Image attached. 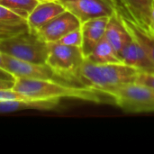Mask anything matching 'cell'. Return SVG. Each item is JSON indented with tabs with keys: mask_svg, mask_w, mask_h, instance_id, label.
I'll return each mask as SVG.
<instances>
[{
	"mask_svg": "<svg viewBox=\"0 0 154 154\" xmlns=\"http://www.w3.org/2000/svg\"><path fill=\"white\" fill-rule=\"evenodd\" d=\"M13 89L30 99L43 100L73 98L90 102H101V97L102 95H105L84 86L68 85L58 82L54 79L15 78Z\"/></svg>",
	"mask_w": 154,
	"mask_h": 154,
	"instance_id": "6da1fadb",
	"label": "cell"
},
{
	"mask_svg": "<svg viewBox=\"0 0 154 154\" xmlns=\"http://www.w3.org/2000/svg\"><path fill=\"white\" fill-rule=\"evenodd\" d=\"M140 72L138 69L125 63L97 64L85 59L80 68L79 83L106 95L110 90L135 82Z\"/></svg>",
	"mask_w": 154,
	"mask_h": 154,
	"instance_id": "7a4b0ae2",
	"label": "cell"
},
{
	"mask_svg": "<svg viewBox=\"0 0 154 154\" xmlns=\"http://www.w3.org/2000/svg\"><path fill=\"white\" fill-rule=\"evenodd\" d=\"M0 51L18 60L46 64L48 44L30 30L0 40Z\"/></svg>",
	"mask_w": 154,
	"mask_h": 154,
	"instance_id": "3957f363",
	"label": "cell"
},
{
	"mask_svg": "<svg viewBox=\"0 0 154 154\" xmlns=\"http://www.w3.org/2000/svg\"><path fill=\"white\" fill-rule=\"evenodd\" d=\"M47 44L46 64L54 76L66 81L79 82L80 68L85 60L80 47L68 46L57 42Z\"/></svg>",
	"mask_w": 154,
	"mask_h": 154,
	"instance_id": "277c9868",
	"label": "cell"
},
{
	"mask_svg": "<svg viewBox=\"0 0 154 154\" xmlns=\"http://www.w3.org/2000/svg\"><path fill=\"white\" fill-rule=\"evenodd\" d=\"M106 96L125 112H154V88L149 86L133 82L108 91Z\"/></svg>",
	"mask_w": 154,
	"mask_h": 154,
	"instance_id": "5b68a950",
	"label": "cell"
},
{
	"mask_svg": "<svg viewBox=\"0 0 154 154\" xmlns=\"http://www.w3.org/2000/svg\"><path fill=\"white\" fill-rule=\"evenodd\" d=\"M59 2L81 23L97 17H109L115 11L109 0H59Z\"/></svg>",
	"mask_w": 154,
	"mask_h": 154,
	"instance_id": "8992f818",
	"label": "cell"
},
{
	"mask_svg": "<svg viewBox=\"0 0 154 154\" xmlns=\"http://www.w3.org/2000/svg\"><path fill=\"white\" fill-rule=\"evenodd\" d=\"M81 22L69 11H64L49 23L44 24L35 33L46 43L56 42L68 32L79 28Z\"/></svg>",
	"mask_w": 154,
	"mask_h": 154,
	"instance_id": "52a82bcc",
	"label": "cell"
},
{
	"mask_svg": "<svg viewBox=\"0 0 154 154\" xmlns=\"http://www.w3.org/2000/svg\"><path fill=\"white\" fill-rule=\"evenodd\" d=\"M115 10L142 28L151 31V12L153 0H109Z\"/></svg>",
	"mask_w": 154,
	"mask_h": 154,
	"instance_id": "ba28073f",
	"label": "cell"
},
{
	"mask_svg": "<svg viewBox=\"0 0 154 154\" xmlns=\"http://www.w3.org/2000/svg\"><path fill=\"white\" fill-rule=\"evenodd\" d=\"M3 61L5 69L14 78L31 79H53L55 78L47 64H38L18 60L5 53H3Z\"/></svg>",
	"mask_w": 154,
	"mask_h": 154,
	"instance_id": "9c48e42d",
	"label": "cell"
},
{
	"mask_svg": "<svg viewBox=\"0 0 154 154\" xmlns=\"http://www.w3.org/2000/svg\"><path fill=\"white\" fill-rule=\"evenodd\" d=\"M108 17H97L81 23L80 30L82 34L81 51L85 58H87L97 43L105 38L106 29Z\"/></svg>",
	"mask_w": 154,
	"mask_h": 154,
	"instance_id": "30bf717a",
	"label": "cell"
},
{
	"mask_svg": "<svg viewBox=\"0 0 154 154\" xmlns=\"http://www.w3.org/2000/svg\"><path fill=\"white\" fill-rule=\"evenodd\" d=\"M64 11L66 9L59 0L40 1L26 19L29 30L35 32Z\"/></svg>",
	"mask_w": 154,
	"mask_h": 154,
	"instance_id": "8fae6325",
	"label": "cell"
},
{
	"mask_svg": "<svg viewBox=\"0 0 154 154\" xmlns=\"http://www.w3.org/2000/svg\"><path fill=\"white\" fill-rule=\"evenodd\" d=\"M119 56L123 63L136 68L141 71L154 72V65L142 46L132 37V40L122 49Z\"/></svg>",
	"mask_w": 154,
	"mask_h": 154,
	"instance_id": "7c38bea8",
	"label": "cell"
},
{
	"mask_svg": "<svg viewBox=\"0 0 154 154\" xmlns=\"http://www.w3.org/2000/svg\"><path fill=\"white\" fill-rule=\"evenodd\" d=\"M105 38L115 48L118 54L122 49L132 40L130 32L123 23L116 10L108 17Z\"/></svg>",
	"mask_w": 154,
	"mask_h": 154,
	"instance_id": "4fadbf2b",
	"label": "cell"
},
{
	"mask_svg": "<svg viewBox=\"0 0 154 154\" xmlns=\"http://www.w3.org/2000/svg\"><path fill=\"white\" fill-rule=\"evenodd\" d=\"M29 30L27 20L0 5V40Z\"/></svg>",
	"mask_w": 154,
	"mask_h": 154,
	"instance_id": "5bb4252c",
	"label": "cell"
},
{
	"mask_svg": "<svg viewBox=\"0 0 154 154\" xmlns=\"http://www.w3.org/2000/svg\"><path fill=\"white\" fill-rule=\"evenodd\" d=\"M117 13V12H116ZM123 23L130 32L133 39H134L145 51L154 65V33L151 31L145 30L136 24L134 22L126 18L125 16L117 13Z\"/></svg>",
	"mask_w": 154,
	"mask_h": 154,
	"instance_id": "9a60e30c",
	"label": "cell"
},
{
	"mask_svg": "<svg viewBox=\"0 0 154 154\" xmlns=\"http://www.w3.org/2000/svg\"><path fill=\"white\" fill-rule=\"evenodd\" d=\"M60 100H43V99H30L19 101H5L0 102V113H10L18 110L38 109L50 110L56 107Z\"/></svg>",
	"mask_w": 154,
	"mask_h": 154,
	"instance_id": "2e32d148",
	"label": "cell"
},
{
	"mask_svg": "<svg viewBox=\"0 0 154 154\" xmlns=\"http://www.w3.org/2000/svg\"><path fill=\"white\" fill-rule=\"evenodd\" d=\"M85 59L97 64L123 63L118 52L106 38H103Z\"/></svg>",
	"mask_w": 154,
	"mask_h": 154,
	"instance_id": "e0dca14e",
	"label": "cell"
},
{
	"mask_svg": "<svg viewBox=\"0 0 154 154\" xmlns=\"http://www.w3.org/2000/svg\"><path fill=\"white\" fill-rule=\"evenodd\" d=\"M39 2V0H0V5L27 19L30 13L34 9Z\"/></svg>",
	"mask_w": 154,
	"mask_h": 154,
	"instance_id": "ac0fdd59",
	"label": "cell"
},
{
	"mask_svg": "<svg viewBox=\"0 0 154 154\" xmlns=\"http://www.w3.org/2000/svg\"><path fill=\"white\" fill-rule=\"evenodd\" d=\"M57 43L68 45V46H75V47H81L82 43V34L80 27L73 30L67 34H65L63 37H61L59 41L56 42Z\"/></svg>",
	"mask_w": 154,
	"mask_h": 154,
	"instance_id": "d6986e66",
	"label": "cell"
},
{
	"mask_svg": "<svg viewBox=\"0 0 154 154\" xmlns=\"http://www.w3.org/2000/svg\"><path fill=\"white\" fill-rule=\"evenodd\" d=\"M19 100H30L27 97L18 93L17 91L11 89H0V102L5 101H19Z\"/></svg>",
	"mask_w": 154,
	"mask_h": 154,
	"instance_id": "ffe728a7",
	"label": "cell"
},
{
	"mask_svg": "<svg viewBox=\"0 0 154 154\" xmlns=\"http://www.w3.org/2000/svg\"><path fill=\"white\" fill-rule=\"evenodd\" d=\"M137 83H141L154 88V72L141 71L136 79Z\"/></svg>",
	"mask_w": 154,
	"mask_h": 154,
	"instance_id": "44dd1931",
	"label": "cell"
},
{
	"mask_svg": "<svg viewBox=\"0 0 154 154\" xmlns=\"http://www.w3.org/2000/svg\"><path fill=\"white\" fill-rule=\"evenodd\" d=\"M0 79L8 80V81H14L15 78L10 72H8L6 69L0 68Z\"/></svg>",
	"mask_w": 154,
	"mask_h": 154,
	"instance_id": "7402d4cb",
	"label": "cell"
},
{
	"mask_svg": "<svg viewBox=\"0 0 154 154\" xmlns=\"http://www.w3.org/2000/svg\"><path fill=\"white\" fill-rule=\"evenodd\" d=\"M14 81H8L0 79V89H11L14 88Z\"/></svg>",
	"mask_w": 154,
	"mask_h": 154,
	"instance_id": "603a6c76",
	"label": "cell"
},
{
	"mask_svg": "<svg viewBox=\"0 0 154 154\" xmlns=\"http://www.w3.org/2000/svg\"><path fill=\"white\" fill-rule=\"evenodd\" d=\"M151 30L154 33V0L152 6V12H151Z\"/></svg>",
	"mask_w": 154,
	"mask_h": 154,
	"instance_id": "cb8c5ba5",
	"label": "cell"
},
{
	"mask_svg": "<svg viewBox=\"0 0 154 154\" xmlns=\"http://www.w3.org/2000/svg\"><path fill=\"white\" fill-rule=\"evenodd\" d=\"M0 68L5 69V67H4V61H3V53H2L1 51H0Z\"/></svg>",
	"mask_w": 154,
	"mask_h": 154,
	"instance_id": "d4e9b609",
	"label": "cell"
},
{
	"mask_svg": "<svg viewBox=\"0 0 154 154\" xmlns=\"http://www.w3.org/2000/svg\"><path fill=\"white\" fill-rule=\"evenodd\" d=\"M39 1H44V0H39Z\"/></svg>",
	"mask_w": 154,
	"mask_h": 154,
	"instance_id": "484cf974",
	"label": "cell"
}]
</instances>
